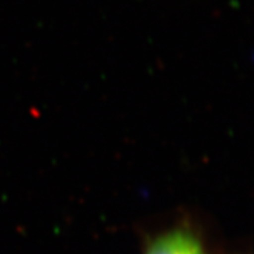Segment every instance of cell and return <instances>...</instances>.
Masks as SVG:
<instances>
[{
    "label": "cell",
    "instance_id": "6da1fadb",
    "mask_svg": "<svg viewBox=\"0 0 254 254\" xmlns=\"http://www.w3.org/2000/svg\"><path fill=\"white\" fill-rule=\"evenodd\" d=\"M141 254H209L195 230L178 226L154 236Z\"/></svg>",
    "mask_w": 254,
    "mask_h": 254
}]
</instances>
